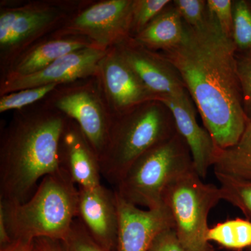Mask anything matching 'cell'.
Masks as SVG:
<instances>
[{"instance_id": "1", "label": "cell", "mask_w": 251, "mask_h": 251, "mask_svg": "<svg viewBox=\"0 0 251 251\" xmlns=\"http://www.w3.org/2000/svg\"><path fill=\"white\" fill-rule=\"evenodd\" d=\"M186 29L183 42L161 54L179 73L217 150L230 148L249 122L243 107L235 46L209 11L201 27L186 24Z\"/></svg>"}, {"instance_id": "2", "label": "cell", "mask_w": 251, "mask_h": 251, "mask_svg": "<svg viewBox=\"0 0 251 251\" xmlns=\"http://www.w3.org/2000/svg\"><path fill=\"white\" fill-rule=\"evenodd\" d=\"M67 122L55 112L24 115L5 132L0 151V201L23 203L39 181L61 169V139Z\"/></svg>"}, {"instance_id": "3", "label": "cell", "mask_w": 251, "mask_h": 251, "mask_svg": "<svg viewBox=\"0 0 251 251\" xmlns=\"http://www.w3.org/2000/svg\"><path fill=\"white\" fill-rule=\"evenodd\" d=\"M65 170L47 175L23 203L0 201L13 241H66L78 214L79 190Z\"/></svg>"}, {"instance_id": "4", "label": "cell", "mask_w": 251, "mask_h": 251, "mask_svg": "<svg viewBox=\"0 0 251 251\" xmlns=\"http://www.w3.org/2000/svg\"><path fill=\"white\" fill-rule=\"evenodd\" d=\"M177 132L173 113L161 100L145 102L117 115L99 159L102 176L115 187L137 159Z\"/></svg>"}, {"instance_id": "5", "label": "cell", "mask_w": 251, "mask_h": 251, "mask_svg": "<svg viewBox=\"0 0 251 251\" xmlns=\"http://www.w3.org/2000/svg\"><path fill=\"white\" fill-rule=\"evenodd\" d=\"M193 169L190 149L177 132L137 159L115 186V191L130 204L156 209L163 204V193L168 185Z\"/></svg>"}, {"instance_id": "6", "label": "cell", "mask_w": 251, "mask_h": 251, "mask_svg": "<svg viewBox=\"0 0 251 251\" xmlns=\"http://www.w3.org/2000/svg\"><path fill=\"white\" fill-rule=\"evenodd\" d=\"M221 201L219 186L204 182L195 169L168 185L163 203L171 211L175 233L186 251H214L206 240L208 216Z\"/></svg>"}, {"instance_id": "7", "label": "cell", "mask_w": 251, "mask_h": 251, "mask_svg": "<svg viewBox=\"0 0 251 251\" xmlns=\"http://www.w3.org/2000/svg\"><path fill=\"white\" fill-rule=\"evenodd\" d=\"M133 0H108L97 3L77 15L62 31L80 34L107 50L131 36Z\"/></svg>"}, {"instance_id": "8", "label": "cell", "mask_w": 251, "mask_h": 251, "mask_svg": "<svg viewBox=\"0 0 251 251\" xmlns=\"http://www.w3.org/2000/svg\"><path fill=\"white\" fill-rule=\"evenodd\" d=\"M108 50L92 45L63 56L45 69L30 75L6 77L1 86L3 95L17 91L50 85L65 83L94 75Z\"/></svg>"}, {"instance_id": "9", "label": "cell", "mask_w": 251, "mask_h": 251, "mask_svg": "<svg viewBox=\"0 0 251 251\" xmlns=\"http://www.w3.org/2000/svg\"><path fill=\"white\" fill-rule=\"evenodd\" d=\"M115 193L119 221L115 251H149L161 232L174 229L173 216L164 203L156 209L144 210Z\"/></svg>"}, {"instance_id": "10", "label": "cell", "mask_w": 251, "mask_h": 251, "mask_svg": "<svg viewBox=\"0 0 251 251\" xmlns=\"http://www.w3.org/2000/svg\"><path fill=\"white\" fill-rule=\"evenodd\" d=\"M115 47L156 100L187 91L179 73L161 53L140 45L131 36Z\"/></svg>"}, {"instance_id": "11", "label": "cell", "mask_w": 251, "mask_h": 251, "mask_svg": "<svg viewBox=\"0 0 251 251\" xmlns=\"http://www.w3.org/2000/svg\"><path fill=\"white\" fill-rule=\"evenodd\" d=\"M78 190L77 219L104 251H115L119 221L115 191L102 184Z\"/></svg>"}, {"instance_id": "12", "label": "cell", "mask_w": 251, "mask_h": 251, "mask_svg": "<svg viewBox=\"0 0 251 251\" xmlns=\"http://www.w3.org/2000/svg\"><path fill=\"white\" fill-rule=\"evenodd\" d=\"M173 113L178 133L187 143L193 165L198 175L204 179L213 167L218 150L214 140L196 119V105L187 91L176 97L158 99Z\"/></svg>"}, {"instance_id": "13", "label": "cell", "mask_w": 251, "mask_h": 251, "mask_svg": "<svg viewBox=\"0 0 251 251\" xmlns=\"http://www.w3.org/2000/svg\"><path fill=\"white\" fill-rule=\"evenodd\" d=\"M105 93L117 115L150 100L154 96L122 58L116 47L108 52L99 67Z\"/></svg>"}, {"instance_id": "14", "label": "cell", "mask_w": 251, "mask_h": 251, "mask_svg": "<svg viewBox=\"0 0 251 251\" xmlns=\"http://www.w3.org/2000/svg\"><path fill=\"white\" fill-rule=\"evenodd\" d=\"M55 106L76 122L100 159L108 145L113 119L109 120L97 96L87 90L74 91L61 96Z\"/></svg>"}, {"instance_id": "15", "label": "cell", "mask_w": 251, "mask_h": 251, "mask_svg": "<svg viewBox=\"0 0 251 251\" xmlns=\"http://www.w3.org/2000/svg\"><path fill=\"white\" fill-rule=\"evenodd\" d=\"M58 9L29 5L4 9L0 14V46L4 51L24 45L59 19Z\"/></svg>"}, {"instance_id": "16", "label": "cell", "mask_w": 251, "mask_h": 251, "mask_svg": "<svg viewBox=\"0 0 251 251\" xmlns=\"http://www.w3.org/2000/svg\"><path fill=\"white\" fill-rule=\"evenodd\" d=\"M61 168L80 188L101 184V171L97 153L77 125L67 123L60 143Z\"/></svg>"}, {"instance_id": "17", "label": "cell", "mask_w": 251, "mask_h": 251, "mask_svg": "<svg viewBox=\"0 0 251 251\" xmlns=\"http://www.w3.org/2000/svg\"><path fill=\"white\" fill-rule=\"evenodd\" d=\"M186 32V24L172 1L133 39L150 50L165 52L179 46L184 41Z\"/></svg>"}, {"instance_id": "18", "label": "cell", "mask_w": 251, "mask_h": 251, "mask_svg": "<svg viewBox=\"0 0 251 251\" xmlns=\"http://www.w3.org/2000/svg\"><path fill=\"white\" fill-rule=\"evenodd\" d=\"M92 45H94L93 43L79 39H59L46 41L23 54L15 63L7 77L35 74L63 56Z\"/></svg>"}, {"instance_id": "19", "label": "cell", "mask_w": 251, "mask_h": 251, "mask_svg": "<svg viewBox=\"0 0 251 251\" xmlns=\"http://www.w3.org/2000/svg\"><path fill=\"white\" fill-rule=\"evenodd\" d=\"M212 168L214 173L251 180V121L235 145L218 150Z\"/></svg>"}, {"instance_id": "20", "label": "cell", "mask_w": 251, "mask_h": 251, "mask_svg": "<svg viewBox=\"0 0 251 251\" xmlns=\"http://www.w3.org/2000/svg\"><path fill=\"white\" fill-rule=\"evenodd\" d=\"M206 240L234 251L251 247V221L237 218L209 227Z\"/></svg>"}, {"instance_id": "21", "label": "cell", "mask_w": 251, "mask_h": 251, "mask_svg": "<svg viewBox=\"0 0 251 251\" xmlns=\"http://www.w3.org/2000/svg\"><path fill=\"white\" fill-rule=\"evenodd\" d=\"M222 192L223 201L230 203L251 221V180L214 173Z\"/></svg>"}, {"instance_id": "22", "label": "cell", "mask_w": 251, "mask_h": 251, "mask_svg": "<svg viewBox=\"0 0 251 251\" xmlns=\"http://www.w3.org/2000/svg\"><path fill=\"white\" fill-rule=\"evenodd\" d=\"M232 41L236 54H251V0H233Z\"/></svg>"}, {"instance_id": "23", "label": "cell", "mask_w": 251, "mask_h": 251, "mask_svg": "<svg viewBox=\"0 0 251 251\" xmlns=\"http://www.w3.org/2000/svg\"><path fill=\"white\" fill-rule=\"evenodd\" d=\"M171 2V0H133L132 37L143 30Z\"/></svg>"}, {"instance_id": "24", "label": "cell", "mask_w": 251, "mask_h": 251, "mask_svg": "<svg viewBox=\"0 0 251 251\" xmlns=\"http://www.w3.org/2000/svg\"><path fill=\"white\" fill-rule=\"evenodd\" d=\"M57 85L50 84L5 94L0 99V112L21 109L35 103L52 92Z\"/></svg>"}, {"instance_id": "25", "label": "cell", "mask_w": 251, "mask_h": 251, "mask_svg": "<svg viewBox=\"0 0 251 251\" xmlns=\"http://www.w3.org/2000/svg\"><path fill=\"white\" fill-rule=\"evenodd\" d=\"M173 1L183 21L190 27H201L207 21L209 10L206 0H174Z\"/></svg>"}, {"instance_id": "26", "label": "cell", "mask_w": 251, "mask_h": 251, "mask_svg": "<svg viewBox=\"0 0 251 251\" xmlns=\"http://www.w3.org/2000/svg\"><path fill=\"white\" fill-rule=\"evenodd\" d=\"M206 3L209 13L215 18L224 35L232 40L233 0H206Z\"/></svg>"}, {"instance_id": "27", "label": "cell", "mask_w": 251, "mask_h": 251, "mask_svg": "<svg viewBox=\"0 0 251 251\" xmlns=\"http://www.w3.org/2000/svg\"><path fill=\"white\" fill-rule=\"evenodd\" d=\"M237 72L241 90L243 107L249 122L251 121V54H236Z\"/></svg>"}, {"instance_id": "28", "label": "cell", "mask_w": 251, "mask_h": 251, "mask_svg": "<svg viewBox=\"0 0 251 251\" xmlns=\"http://www.w3.org/2000/svg\"><path fill=\"white\" fill-rule=\"evenodd\" d=\"M64 242L68 251H105L94 242L77 218L73 223L70 233Z\"/></svg>"}, {"instance_id": "29", "label": "cell", "mask_w": 251, "mask_h": 251, "mask_svg": "<svg viewBox=\"0 0 251 251\" xmlns=\"http://www.w3.org/2000/svg\"><path fill=\"white\" fill-rule=\"evenodd\" d=\"M149 251H186L174 229L163 231L153 241Z\"/></svg>"}, {"instance_id": "30", "label": "cell", "mask_w": 251, "mask_h": 251, "mask_svg": "<svg viewBox=\"0 0 251 251\" xmlns=\"http://www.w3.org/2000/svg\"><path fill=\"white\" fill-rule=\"evenodd\" d=\"M31 251H68L64 241L50 238H36L32 241Z\"/></svg>"}, {"instance_id": "31", "label": "cell", "mask_w": 251, "mask_h": 251, "mask_svg": "<svg viewBox=\"0 0 251 251\" xmlns=\"http://www.w3.org/2000/svg\"><path fill=\"white\" fill-rule=\"evenodd\" d=\"M12 242V239L8 230L4 210L2 207L0 206V245L1 247H4L5 246L9 245Z\"/></svg>"}, {"instance_id": "32", "label": "cell", "mask_w": 251, "mask_h": 251, "mask_svg": "<svg viewBox=\"0 0 251 251\" xmlns=\"http://www.w3.org/2000/svg\"><path fill=\"white\" fill-rule=\"evenodd\" d=\"M32 242L27 241H13L9 245L1 247L0 251H31Z\"/></svg>"}, {"instance_id": "33", "label": "cell", "mask_w": 251, "mask_h": 251, "mask_svg": "<svg viewBox=\"0 0 251 251\" xmlns=\"http://www.w3.org/2000/svg\"><path fill=\"white\" fill-rule=\"evenodd\" d=\"M248 251H251V247L249 248V249H248Z\"/></svg>"}]
</instances>
